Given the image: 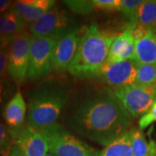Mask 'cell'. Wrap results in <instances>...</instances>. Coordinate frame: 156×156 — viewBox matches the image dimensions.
I'll use <instances>...</instances> for the list:
<instances>
[{"mask_svg": "<svg viewBox=\"0 0 156 156\" xmlns=\"http://www.w3.org/2000/svg\"><path fill=\"white\" fill-rule=\"evenodd\" d=\"M68 122L77 134L106 147L128 131L132 119L113 91L105 89L80 101Z\"/></svg>", "mask_w": 156, "mask_h": 156, "instance_id": "obj_1", "label": "cell"}, {"mask_svg": "<svg viewBox=\"0 0 156 156\" xmlns=\"http://www.w3.org/2000/svg\"><path fill=\"white\" fill-rule=\"evenodd\" d=\"M115 37L101 31L92 23L85 27L76 54L68 71L77 78L97 77L106 63L109 49Z\"/></svg>", "mask_w": 156, "mask_h": 156, "instance_id": "obj_2", "label": "cell"}, {"mask_svg": "<svg viewBox=\"0 0 156 156\" xmlns=\"http://www.w3.org/2000/svg\"><path fill=\"white\" fill-rule=\"evenodd\" d=\"M66 102L67 93L61 86L40 87L29 101L27 124L38 131L55 125Z\"/></svg>", "mask_w": 156, "mask_h": 156, "instance_id": "obj_3", "label": "cell"}, {"mask_svg": "<svg viewBox=\"0 0 156 156\" xmlns=\"http://www.w3.org/2000/svg\"><path fill=\"white\" fill-rule=\"evenodd\" d=\"M47 140L49 152L54 156H99L95 148L71 134L56 123L39 131Z\"/></svg>", "mask_w": 156, "mask_h": 156, "instance_id": "obj_4", "label": "cell"}, {"mask_svg": "<svg viewBox=\"0 0 156 156\" xmlns=\"http://www.w3.org/2000/svg\"><path fill=\"white\" fill-rule=\"evenodd\" d=\"M131 117L142 116L156 102V84H131L112 90Z\"/></svg>", "mask_w": 156, "mask_h": 156, "instance_id": "obj_5", "label": "cell"}, {"mask_svg": "<svg viewBox=\"0 0 156 156\" xmlns=\"http://www.w3.org/2000/svg\"><path fill=\"white\" fill-rule=\"evenodd\" d=\"M74 30V21L69 12L56 6L30 26V34L35 37L57 40Z\"/></svg>", "mask_w": 156, "mask_h": 156, "instance_id": "obj_6", "label": "cell"}, {"mask_svg": "<svg viewBox=\"0 0 156 156\" xmlns=\"http://www.w3.org/2000/svg\"><path fill=\"white\" fill-rule=\"evenodd\" d=\"M57 39L32 36L27 80L37 82L49 76L52 69V56Z\"/></svg>", "mask_w": 156, "mask_h": 156, "instance_id": "obj_7", "label": "cell"}, {"mask_svg": "<svg viewBox=\"0 0 156 156\" xmlns=\"http://www.w3.org/2000/svg\"><path fill=\"white\" fill-rule=\"evenodd\" d=\"M31 39L28 32L15 36L8 49V75L19 86L27 80Z\"/></svg>", "mask_w": 156, "mask_h": 156, "instance_id": "obj_8", "label": "cell"}, {"mask_svg": "<svg viewBox=\"0 0 156 156\" xmlns=\"http://www.w3.org/2000/svg\"><path fill=\"white\" fill-rule=\"evenodd\" d=\"M139 63L134 59L105 63L99 73L98 78L113 89L135 83Z\"/></svg>", "mask_w": 156, "mask_h": 156, "instance_id": "obj_9", "label": "cell"}, {"mask_svg": "<svg viewBox=\"0 0 156 156\" xmlns=\"http://www.w3.org/2000/svg\"><path fill=\"white\" fill-rule=\"evenodd\" d=\"M9 133L14 140L15 146L26 156H45L48 154L47 140L38 130L28 124L17 129L9 130Z\"/></svg>", "mask_w": 156, "mask_h": 156, "instance_id": "obj_10", "label": "cell"}, {"mask_svg": "<svg viewBox=\"0 0 156 156\" xmlns=\"http://www.w3.org/2000/svg\"><path fill=\"white\" fill-rule=\"evenodd\" d=\"M78 29L57 40L52 56L53 71L62 72L69 69L76 54L82 36Z\"/></svg>", "mask_w": 156, "mask_h": 156, "instance_id": "obj_11", "label": "cell"}, {"mask_svg": "<svg viewBox=\"0 0 156 156\" xmlns=\"http://www.w3.org/2000/svg\"><path fill=\"white\" fill-rule=\"evenodd\" d=\"M55 6L54 0H18L11 9L25 23H33Z\"/></svg>", "mask_w": 156, "mask_h": 156, "instance_id": "obj_12", "label": "cell"}, {"mask_svg": "<svg viewBox=\"0 0 156 156\" xmlns=\"http://www.w3.org/2000/svg\"><path fill=\"white\" fill-rule=\"evenodd\" d=\"M135 58V41L129 30L115 37L107 57V63L132 60Z\"/></svg>", "mask_w": 156, "mask_h": 156, "instance_id": "obj_13", "label": "cell"}, {"mask_svg": "<svg viewBox=\"0 0 156 156\" xmlns=\"http://www.w3.org/2000/svg\"><path fill=\"white\" fill-rule=\"evenodd\" d=\"M26 103L20 91L8 101L3 112V116L10 130L21 128L26 115Z\"/></svg>", "mask_w": 156, "mask_h": 156, "instance_id": "obj_14", "label": "cell"}, {"mask_svg": "<svg viewBox=\"0 0 156 156\" xmlns=\"http://www.w3.org/2000/svg\"><path fill=\"white\" fill-rule=\"evenodd\" d=\"M139 64L156 63V33L152 30L140 40L135 41V58Z\"/></svg>", "mask_w": 156, "mask_h": 156, "instance_id": "obj_15", "label": "cell"}, {"mask_svg": "<svg viewBox=\"0 0 156 156\" xmlns=\"http://www.w3.org/2000/svg\"><path fill=\"white\" fill-rule=\"evenodd\" d=\"M27 28V23L18 17L12 9L0 15V36L15 37L24 33Z\"/></svg>", "mask_w": 156, "mask_h": 156, "instance_id": "obj_16", "label": "cell"}, {"mask_svg": "<svg viewBox=\"0 0 156 156\" xmlns=\"http://www.w3.org/2000/svg\"><path fill=\"white\" fill-rule=\"evenodd\" d=\"M99 156H134L129 130L112 140L99 154Z\"/></svg>", "mask_w": 156, "mask_h": 156, "instance_id": "obj_17", "label": "cell"}, {"mask_svg": "<svg viewBox=\"0 0 156 156\" xmlns=\"http://www.w3.org/2000/svg\"><path fill=\"white\" fill-rule=\"evenodd\" d=\"M129 134L134 156H149L150 143L147 141L142 130L140 128H132L129 130Z\"/></svg>", "mask_w": 156, "mask_h": 156, "instance_id": "obj_18", "label": "cell"}, {"mask_svg": "<svg viewBox=\"0 0 156 156\" xmlns=\"http://www.w3.org/2000/svg\"><path fill=\"white\" fill-rule=\"evenodd\" d=\"M137 23L154 30L156 27V1H144L138 10Z\"/></svg>", "mask_w": 156, "mask_h": 156, "instance_id": "obj_19", "label": "cell"}, {"mask_svg": "<svg viewBox=\"0 0 156 156\" xmlns=\"http://www.w3.org/2000/svg\"><path fill=\"white\" fill-rule=\"evenodd\" d=\"M135 83L140 85L156 84V63L139 64Z\"/></svg>", "mask_w": 156, "mask_h": 156, "instance_id": "obj_20", "label": "cell"}, {"mask_svg": "<svg viewBox=\"0 0 156 156\" xmlns=\"http://www.w3.org/2000/svg\"><path fill=\"white\" fill-rule=\"evenodd\" d=\"M143 2L142 0H122L121 11L128 20V25L137 23L138 10Z\"/></svg>", "mask_w": 156, "mask_h": 156, "instance_id": "obj_21", "label": "cell"}, {"mask_svg": "<svg viewBox=\"0 0 156 156\" xmlns=\"http://www.w3.org/2000/svg\"><path fill=\"white\" fill-rule=\"evenodd\" d=\"M63 3L70 11L80 15H88L95 9L93 1L89 0H68Z\"/></svg>", "mask_w": 156, "mask_h": 156, "instance_id": "obj_22", "label": "cell"}, {"mask_svg": "<svg viewBox=\"0 0 156 156\" xmlns=\"http://www.w3.org/2000/svg\"><path fill=\"white\" fill-rule=\"evenodd\" d=\"M95 9L103 11H121L122 0H93Z\"/></svg>", "mask_w": 156, "mask_h": 156, "instance_id": "obj_23", "label": "cell"}, {"mask_svg": "<svg viewBox=\"0 0 156 156\" xmlns=\"http://www.w3.org/2000/svg\"><path fill=\"white\" fill-rule=\"evenodd\" d=\"M156 122V102H154L149 110L145 113L140 118L139 128L143 130L148 126H150L152 123Z\"/></svg>", "mask_w": 156, "mask_h": 156, "instance_id": "obj_24", "label": "cell"}, {"mask_svg": "<svg viewBox=\"0 0 156 156\" xmlns=\"http://www.w3.org/2000/svg\"><path fill=\"white\" fill-rule=\"evenodd\" d=\"M128 30H130L134 41H138V40H140L143 37H145L153 29L148 28L145 25H142L139 23H137L134 25H128Z\"/></svg>", "mask_w": 156, "mask_h": 156, "instance_id": "obj_25", "label": "cell"}, {"mask_svg": "<svg viewBox=\"0 0 156 156\" xmlns=\"http://www.w3.org/2000/svg\"><path fill=\"white\" fill-rule=\"evenodd\" d=\"M9 50L0 51V78H5L8 74Z\"/></svg>", "mask_w": 156, "mask_h": 156, "instance_id": "obj_26", "label": "cell"}, {"mask_svg": "<svg viewBox=\"0 0 156 156\" xmlns=\"http://www.w3.org/2000/svg\"><path fill=\"white\" fill-rule=\"evenodd\" d=\"M10 133L6 127L0 122V147L7 145L9 143Z\"/></svg>", "mask_w": 156, "mask_h": 156, "instance_id": "obj_27", "label": "cell"}, {"mask_svg": "<svg viewBox=\"0 0 156 156\" xmlns=\"http://www.w3.org/2000/svg\"><path fill=\"white\" fill-rule=\"evenodd\" d=\"M14 37H3L0 36V51H4L9 49Z\"/></svg>", "mask_w": 156, "mask_h": 156, "instance_id": "obj_28", "label": "cell"}, {"mask_svg": "<svg viewBox=\"0 0 156 156\" xmlns=\"http://www.w3.org/2000/svg\"><path fill=\"white\" fill-rule=\"evenodd\" d=\"M13 2L10 0H0V15L5 13L12 6Z\"/></svg>", "mask_w": 156, "mask_h": 156, "instance_id": "obj_29", "label": "cell"}, {"mask_svg": "<svg viewBox=\"0 0 156 156\" xmlns=\"http://www.w3.org/2000/svg\"><path fill=\"white\" fill-rule=\"evenodd\" d=\"M11 147H12V146L10 142L7 145L0 147V156H10Z\"/></svg>", "mask_w": 156, "mask_h": 156, "instance_id": "obj_30", "label": "cell"}, {"mask_svg": "<svg viewBox=\"0 0 156 156\" xmlns=\"http://www.w3.org/2000/svg\"><path fill=\"white\" fill-rule=\"evenodd\" d=\"M10 156H26L22 151L20 150L16 146H13L11 147V153H10Z\"/></svg>", "mask_w": 156, "mask_h": 156, "instance_id": "obj_31", "label": "cell"}, {"mask_svg": "<svg viewBox=\"0 0 156 156\" xmlns=\"http://www.w3.org/2000/svg\"><path fill=\"white\" fill-rule=\"evenodd\" d=\"M150 147H151V150H150V154L149 156H156V144L154 140H150Z\"/></svg>", "mask_w": 156, "mask_h": 156, "instance_id": "obj_32", "label": "cell"}, {"mask_svg": "<svg viewBox=\"0 0 156 156\" xmlns=\"http://www.w3.org/2000/svg\"><path fill=\"white\" fill-rule=\"evenodd\" d=\"M3 95H4V85L2 81L0 80V103L3 101Z\"/></svg>", "mask_w": 156, "mask_h": 156, "instance_id": "obj_33", "label": "cell"}, {"mask_svg": "<svg viewBox=\"0 0 156 156\" xmlns=\"http://www.w3.org/2000/svg\"><path fill=\"white\" fill-rule=\"evenodd\" d=\"M45 156H54V155H52L51 154H50V153H48V154H46V155H45Z\"/></svg>", "mask_w": 156, "mask_h": 156, "instance_id": "obj_34", "label": "cell"}]
</instances>
